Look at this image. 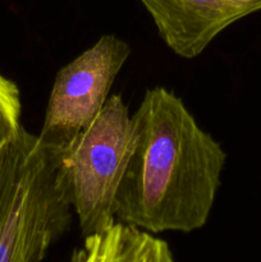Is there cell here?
I'll use <instances>...</instances> for the list:
<instances>
[{"label":"cell","instance_id":"obj_1","mask_svg":"<svg viewBox=\"0 0 261 262\" xmlns=\"http://www.w3.org/2000/svg\"><path fill=\"white\" fill-rule=\"evenodd\" d=\"M135 147L117 196V222L159 234L209 220L227 154L182 99L148 89L132 114Z\"/></svg>","mask_w":261,"mask_h":262},{"label":"cell","instance_id":"obj_2","mask_svg":"<svg viewBox=\"0 0 261 262\" xmlns=\"http://www.w3.org/2000/svg\"><path fill=\"white\" fill-rule=\"evenodd\" d=\"M73 215L61 154L22 127L0 150V262H41Z\"/></svg>","mask_w":261,"mask_h":262},{"label":"cell","instance_id":"obj_3","mask_svg":"<svg viewBox=\"0 0 261 262\" xmlns=\"http://www.w3.org/2000/svg\"><path fill=\"white\" fill-rule=\"evenodd\" d=\"M133 147L132 115L122 95L115 94L61 155L83 237L117 223V196Z\"/></svg>","mask_w":261,"mask_h":262},{"label":"cell","instance_id":"obj_4","mask_svg":"<svg viewBox=\"0 0 261 262\" xmlns=\"http://www.w3.org/2000/svg\"><path fill=\"white\" fill-rule=\"evenodd\" d=\"M130 53L124 40L109 33L59 69L38 133L45 145L61 155L68 151L101 112Z\"/></svg>","mask_w":261,"mask_h":262},{"label":"cell","instance_id":"obj_5","mask_svg":"<svg viewBox=\"0 0 261 262\" xmlns=\"http://www.w3.org/2000/svg\"><path fill=\"white\" fill-rule=\"evenodd\" d=\"M176 55L194 59L229 26L261 10V0H140Z\"/></svg>","mask_w":261,"mask_h":262},{"label":"cell","instance_id":"obj_6","mask_svg":"<svg viewBox=\"0 0 261 262\" xmlns=\"http://www.w3.org/2000/svg\"><path fill=\"white\" fill-rule=\"evenodd\" d=\"M83 238L71 262H176L165 241L119 222Z\"/></svg>","mask_w":261,"mask_h":262},{"label":"cell","instance_id":"obj_7","mask_svg":"<svg viewBox=\"0 0 261 262\" xmlns=\"http://www.w3.org/2000/svg\"><path fill=\"white\" fill-rule=\"evenodd\" d=\"M22 101L20 92L12 79L0 74V150L19 132Z\"/></svg>","mask_w":261,"mask_h":262}]
</instances>
